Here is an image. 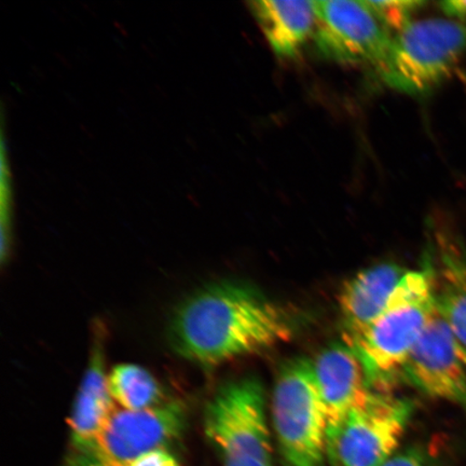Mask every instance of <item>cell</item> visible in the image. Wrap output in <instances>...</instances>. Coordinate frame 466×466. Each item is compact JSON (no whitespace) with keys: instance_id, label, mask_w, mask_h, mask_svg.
Wrapping results in <instances>:
<instances>
[{"instance_id":"20","label":"cell","mask_w":466,"mask_h":466,"mask_svg":"<svg viewBox=\"0 0 466 466\" xmlns=\"http://www.w3.org/2000/svg\"><path fill=\"white\" fill-rule=\"evenodd\" d=\"M440 7L450 19L466 25V0H446L440 4Z\"/></svg>"},{"instance_id":"17","label":"cell","mask_w":466,"mask_h":466,"mask_svg":"<svg viewBox=\"0 0 466 466\" xmlns=\"http://www.w3.org/2000/svg\"><path fill=\"white\" fill-rule=\"evenodd\" d=\"M2 261L5 262V258L10 252L11 246V223H10V202H11V189H10V172L7 162H5V144L3 143L2 154Z\"/></svg>"},{"instance_id":"7","label":"cell","mask_w":466,"mask_h":466,"mask_svg":"<svg viewBox=\"0 0 466 466\" xmlns=\"http://www.w3.org/2000/svg\"><path fill=\"white\" fill-rule=\"evenodd\" d=\"M187 410L180 400L141 411L115 410L91 444L68 451L64 466H130L145 453L167 448L182 436Z\"/></svg>"},{"instance_id":"9","label":"cell","mask_w":466,"mask_h":466,"mask_svg":"<svg viewBox=\"0 0 466 466\" xmlns=\"http://www.w3.org/2000/svg\"><path fill=\"white\" fill-rule=\"evenodd\" d=\"M400 378L425 396L448 401L466 412V364L461 348L437 309Z\"/></svg>"},{"instance_id":"12","label":"cell","mask_w":466,"mask_h":466,"mask_svg":"<svg viewBox=\"0 0 466 466\" xmlns=\"http://www.w3.org/2000/svg\"><path fill=\"white\" fill-rule=\"evenodd\" d=\"M91 347L89 364L69 417L71 444L68 451H79L89 446L100 433L110 413L115 410L108 389L105 362L104 329L96 326Z\"/></svg>"},{"instance_id":"8","label":"cell","mask_w":466,"mask_h":466,"mask_svg":"<svg viewBox=\"0 0 466 466\" xmlns=\"http://www.w3.org/2000/svg\"><path fill=\"white\" fill-rule=\"evenodd\" d=\"M316 5L313 42L320 56L343 66L376 67L392 36L365 2L322 0Z\"/></svg>"},{"instance_id":"14","label":"cell","mask_w":466,"mask_h":466,"mask_svg":"<svg viewBox=\"0 0 466 466\" xmlns=\"http://www.w3.org/2000/svg\"><path fill=\"white\" fill-rule=\"evenodd\" d=\"M249 8L279 57H295L313 37L317 23L314 2L259 0L249 3Z\"/></svg>"},{"instance_id":"16","label":"cell","mask_w":466,"mask_h":466,"mask_svg":"<svg viewBox=\"0 0 466 466\" xmlns=\"http://www.w3.org/2000/svg\"><path fill=\"white\" fill-rule=\"evenodd\" d=\"M365 3L386 31L389 34L394 32L395 35L410 25L413 15L424 5L423 2H416V0H388V2L365 0Z\"/></svg>"},{"instance_id":"19","label":"cell","mask_w":466,"mask_h":466,"mask_svg":"<svg viewBox=\"0 0 466 466\" xmlns=\"http://www.w3.org/2000/svg\"><path fill=\"white\" fill-rule=\"evenodd\" d=\"M130 466H179V463L170 451L158 450L145 453Z\"/></svg>"},{"instance_id":"4","label":"cell","mask_w":466,"mask_h":466,"mask_svg":"<svg viewBox=\"0 0 466 466\" xmlns=\"http://www.w3.org/2000/svg\"><path fill=\"white\" fill-rule=\"evenodd\" d=\"M264 387L258 379L221 386L204 410V433L223 466H273Z\"/></svg>"},{"instance_id":"3","label":"cell","mask_w":466,"mask_h":466,"mask_svg":"<svg viewBox=\"0 0 466 466\" xmlns=\"http://www.w3.org/2000/svg\"><path fill=\"white\" fill-rule=\"evenodd\" d=\"M465 54V23L429 17L412 21L394 35L375 69L392 89L421 96L450 78Z\"/></svg>"},{"instance_id":"13","label":"cell","mask_w":466,"mask_h":466,"mask_svg":"<svg viewBox=\"0 0 466 466\" xmlns=\"http://www.w3.org/2000/svg\"><path fill=\"white\" fill-rule=\"evenodd\" d=\"M435 236L436 309L466 350V248L451 232L437 230Z\"/></svg>"},{"instance_id":"18","label":"cell","mask_w":466,"mask_h":466,"mask_svg":"<svg viewBox=\"0 0 466 466\" xmlns=\"http://www.w3.org/2000/svg\"><path fill=\"white\" fill-rule=\"evenodd\" d=\"M382 466H434L431 460L425 456V453L422 451L416 450V448H411V450H407L404 451H400L399 453H395L394 456L389 460Z\"/></svg>"},{"instance_id":"2","label":"cell","mask_w":466,"mask_h":466,"mask_svg":"<svg viewBox=\"0 0 466 466\" xmlns=\"http://www.w3.org/2000/svg\"><path fill=\"white\" fill-rule=\"evenodd\" d=\"M436 289L434 260L427 258L420 269L406 272L386 310L355 342L352 349L370 389L387 392L401 376L406 360L436 310Z\"/></svg>"},{"instance_id":"10","label":"cell","mask_w":466,"mask_h":466,"mask_svg":"<svg viewBox=\"0 0 466 466\" xmlns=\"http://www.w3.org/2000/svg\"><path fill=\"white\" fill-rule=\"evenodd\" d=\"M407 271L393 262H383L360 270L342 285L338 304L346 345L352 348L386 310Z\"/></svg>"},{"instance_id":"15","label":"cell","mask_w":466,"mask_h":466,"mask_svg":"<svg viewBox=\"0 0 466 466\" xmlns=\"http://www.w3.org/2000/svg\"><path fill=\"white\" fill-rule=\"evenodd\" d=\"M108 389L114 404L125 410H150L167 400L158 380L138 365L115 366L108 374Z\"/></svg>"},{"instance_id":"6","label":"cell","mask_w":466,"mask_h":466,"mask_svg":"<svg viewBox=\"0 0 466 466\" xmlns=\"http://www.w3.org/2000/svg\"><path fill=\"white\" fill-rule=\"evenodd\" d=\"M415 410L410 400L370 390L326 437L331 466H382L403 439Z\"/></svg>"},{"instance_id":"5","label":"cell","mask_w":466,"mask_h":466,"mask_svg":"<svg viewBox=\"0 0 466 466\" xmlns=\"http://www.w3.org/2000/svg\"><path fill=\"white\" fill-rule=\"evenodd\" d=\"M279 451L290 466H324L328 417L313 362L295 358L279 370L271 400Z\"/></svg>"},{"instance_id":"1","label":"cell","mask_w":466,"mask_h":466,"mask_svg":"<svg viewBox=\"0 0 466 466\" xmlns=\"http://www.w3.org/2000/svg\"><path fill=\"white\" fill-rule=\"evenodd\" d=\"M297 328L293 313L253 285L220 281L177 307L167 335L180 358L217 367L288 342Z\"/></svg>"},{"instance_id":"11","label":"cell","mask_w":466,"mask_h":466,"mask_svg":"<svg viewBox=\"0 0 466 466\" xmlns=\"http://www.w3.org/2000/svg\"><path fill=\"white\" fill-rule=\"evenodd\" d=\"M314 376L328 417V433L370 392L362 363L351 347L334 343L313 360Z\"/></svg>"}]
</instances>
